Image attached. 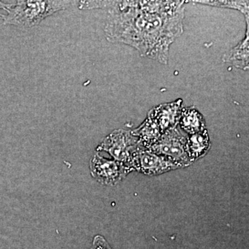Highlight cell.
<instances>
[{
    "mask_svg": "<svg viewBox=\"0 0 249 249\" xmlns=\"http://www.w3.org/2000/svg\"><path fill=\"white\" fill-rule=\"evenodd\" d=\"M89 249H112L102 235H96L93 238L92 245Z\"/></svg>",
    "mask_w": 249,
    "mask_h": 249,
    "instance_id": "obj_13",
    "label": "cell"
},
{
    "mask_svg": "<svg viewBox=\"0 0 249 249\" xmlns=\"http://www.w3.org/2000/svg\"><path fill=\"white\" fill-rule=\"evenodd\" d=\"M132 133L137 137L141 145L147 149L158 142L163 134L157 123L149 116L138 128L132 131Z\"/></svg>",
    "mask_w": 249,
    "mask_h": 249,
    "instance_id": "obj_10",
    "label": "cell"
},
{
    "mask_svg": "<svg viewBox=\"0 0 249 249\" xmlns=\"http://www.w3.org/2000/svg\"><path fill=\"white\" fill-rule=\"evenodd\" d=\"M67 1H70V2L72 3V4H73V3H75V4H76V0H67Z\"/></svg>",
    "mask_w": 249,
    "mask_h": 249,
    "instance_id": "obj_15",
    "label": "cell"
},
{
    "mask_svg": "<svg viewBox=\"0 0 249 249\" xmlns=\"http://www.w3.org/2000/svg\"><path fill=\"white\" fill-rule=\"evenodd\" d=\"M140 145L138 139L132 134V131L119 129L106 137L96 150L107 152L113 160L121 162L133 172L132 158Z\"/></svg>",
    "mask_w": 249,
    "mask_h": 249,
    "instance_id": "obj_3",
    "label": "cell"
},
{
    "mask_svg": "<svg viewBox=\"0 0 249 249\" xmlns=\"http://www.w3.org/2000/svg\"><path fill=\"white\" fill-rule=\"evenodd\" d=\"M11 5L9 4H6V3L3 2L1 0H0V22H2L4 24V20L5 18V16L6 15H4L1 14V11H5L7 12L9 11V8L11 7Z\"/></svg>",
    "mask_w": 249,
    "mask_h": 249,
    "instance_id": "obj_14",
    "label": "cell"
},
{
    "mask_svg": "<svg viewBox=\"0 0 249 249\" xmlns=\"http://www.w3.org/2000/svg\"><path fill=\"white\" fill-rule=\"evenodd\" d=\"M91 177L104 186H114L132 173L127 167L114 160H108L96 152L89 162Z\"/></svg>",
    "mask_w": 249,
    "mask_h": 249,
    "instance_id": "obj_5",
    "label": "cell"
},
{
    "mask_svg": "<svg viewBox=\"0 0 249 249\" xmlns=\"http://www.w3.org/2000/svg\"><path fill=\"white\" fill-rule=\"evenodd\" d=\"M187 151L193 163L200 160L209 152L211 139L207 129L187 135Z\"/></svg>",
    "mask_w": 249,
    "mask_h": 249,
    "instance_id": "obj_9",
    "label": "cell"
},
{
    "mask_svg": "<svg viewBox=\"0 0 249 249\" xmlns=\"http://www.w3.org/2000/svg\"><path fill=\"white\" fill-rule=\"evenodd\" d=\"M67 0H18L11 4L5 16L4 24L20 27H33L46 18L71 6Z\"/></svg>",
    "mask_w": 249,
    "mask_h": 249,
    "instance_id": "obj_2",
    "label": "cell"
},
{
    "mask_svg": "<svg viewBox=\"0 0 249 249\" xmlns=\"http://www.w3.org/2000/svg\"><path fill=\"white\" fill-rule=\"evenodd\" d=\"M187 135L177 126L162 134L150 150L173 160L181 168L193 164L187 151Z\"/></svg>",
    "mask_w": 249,
    "mask_h": 249,
    "instance_id": "obj_4",
    "label": "cell"
},
{
    "mask_svg": "<svg viewBox=\"0 0 249 249\" xmlns=\"http://www.w3.org/2000/svg\"><path fill=\"white\" fill-rule=\"evenodd\" d=\"M224 62L242 70L249 69V31L245 38L224 55Z\"/></svg>",
    "mask_w": 249,
    "mask_h": 249,
    "instance_id": "obj_11",
    "label": "cell"
},
{
    "mask_svg": "<svg viewBox=\"0 0 249 249\" xmlns=\"http://www.w3.org/2000/svg\"><path fill=\"white\" fill-rule=\"evenodd\" d=\"M178 126L186 135L197 133L206 129L204 116L194 107L182 108Z\"/></svg>",
    "mask_w": 249,
    "mask_h": 249,
    "instance_id": "obj_8",
    "label": "cell"
},
{
    "mask_svg": "<svg viewBox=\"0 0 249 249\" xmlns=\"http://www.w3.org/2000/svg\"><path fill=\"white\" fill-rule=\"evenodd\" d=\"M183 31L180 14L160 15L133 9L112 11L105 32L108 40L131 46L142 56L167 64L172 43Z\"/></svg>",
    "mask_w": 249,
    "mask_h": 249,
    "instance_id": "obj_1",
    "label": "cell"
},
{
    "mask_svg": "<svg viewBox=\"0 0 249 249\" xmlns=\"http://www.w3.org/2000/svg\"><path fill=\"white\" fill-rule=\"evenodd\" d=\"M119 0H76V4L80 10L105 9L115 7Z\"/></svg>",
    "mask_w": 249,
    "mask_h": 249,
    "instance_id": "obj_12",
    "label": "cell"
},
{
    "mask_svg": "<svg viewBox=\"0 0 249 249\" xmlns=\"http://www.w3.org/2000/svg\"><path fill=\"white\" fill-rule=\"evenodd\" d=\"M183 108V101L178 99L174 102L164 103L152 108L147 116H150L159 124L162 132L178 126L180 114Z\"/></svg>",
    "mask_w": 249,
    "mask_h": 249,
    "instance_id": "obj_7",
    "label": "cell"
},
{
    "mask_svg": "<svg viewBox=\"0 0 249 249\" xmlns=\"http://www.w3.org/2000/svg\"><path fill=\"white\" fill-rule=\"evenodd\" d=\"M132 168L133 171L156 176L181 168L169 159L140 145L132 158Z\"/></svg>",
    "mask_w": 249,
    "mask_h": 249,
    "instance_id": "obj_6",
    "label": "cell"
}]
</instances>
